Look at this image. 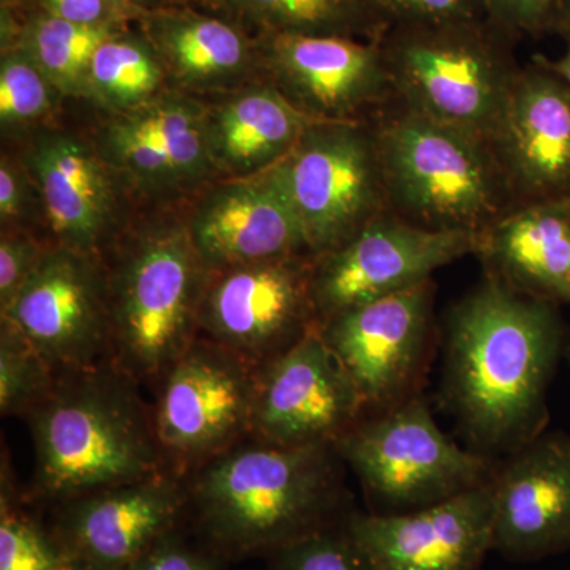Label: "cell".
<instances>
[{
	"label": "cell",
	"mask_w": 570,
	"mask_h": 570,
	"mask_svg": "<svg viewBox=\"0 0 570 570\" xmlns=\"http://www.w3.org/2000/svg\"><path fill=\"white\" fill-rule=\"evenodd\" d=\"M566 346L560 306L489 275L450 307L442 396L468 449L498 461L546 433Z\"/></svg>",
	"instance_id": "6da1fadb"
},
{
	"label": "cell",
	"mask_w": 570,
	"mask_h": 570,
	"mask_svg": "<svg viewBox=\"0 0 570 570\" xmlns=\"http://www.w3.org/2000/svg\"><path fill=\"white\" fill-rule=\"evenodd\" d=\"M344 466L335 444L239 442L187 475V523L227 561L272 557L351 515Z\"/></svg>",
	"instance_id": "7a4b0ae2"
},
{
	"label": "cell",
	"mask_w": 570,
	"mask_h": 570,
	"mask_svg": "<svg viewBox=\"0 0 570 570\" xmlns=\"http://www.w3.org/2000/svg\"><path fill=\"white\" fill-rule=\"evenodd\" d=\"M137 387L111 360L58 374L51 395L28 415L37 455L33 498L58 505L170 472L153 409Z\"/></svg>",
	"instance_id": "3957f363"
},
{
	"label": "cell",
	"mask_w": 570,
	"mask_h": 570,
	"mask_svg": "<svg viewBox=\"0 0 570 570\" xmlns=\"http://www.w3.org/2000/svg\"><path fill=\"white\" fill-rule=\"evenodd\" d=\"M102 257L110 360L138 384H157L198 337L212 272L175 214L127 223Z\"/></svg>",
	"instance_id": "277c9868"
},
{
	"label": "cell",
	"mask_w": 570,
	"mask_h": 570,
	"mask_svg": "<svg viewBox=\"0 0 570 570\" xmlns=\"http://www.w3.org/2000/svg\"><path fill=\"white\" fill-rule=\"evenodd\" d=\"M390 212L439 232L479 235L517 208L489 142L404 107L370 118Z\"/></svg>",
	"instance_id": "5b68a950"
},
{
	"label": "cell",
	"mask_w": 570,
	"mask_h": 570,
	"mask_svg": "<svg viewBox=\"0 0 570 570\" xmlns=\"http://www.w3.org/2000/svg\"><path fill=\"white\" fill-rule=\"evenodd\" d=\"M379 43L397 102L491 146L520 70L515 40L478 18L395 26Z\"/></svg>",
	"instance_id": "8992f818"
},
{
	"label": "cell",
	"mask_w": 570,
	"mask_h": 570,
	"mask_svg": "<svg viewBox=\"0 0 570 570\" xmlns=\"http://www.w3.org/2000/svg\"><path fill=\"white\" fill-rule=\"evenodd\" d=\"M377 510L406 513L485 485L499 461L461 448L433 417L422 393L365 415L335 442Z\"/></svg>",
	"instance_id": "52a82bcc"
},
{
	"label": "cell",
	"mask_w": 570,
	"mask_h": 570,
	"mask_svg": "<svg viewBox=\"0 0 570 570\" xmlns=\"http://www.w3.org/2000/svg\"><path fill=\"white\" fill-rule=\"evenodd\" d=\"M268 171L294 209L311 257L346 245L390 212L370 119L309 124Z\"/></svg>",
	"instance_id": "ba28073f"
},
{
	"label": "cell",
	"mask_w": 570,
	"mask_h": 570,
	"mask_svg": "<svg viewBox=\"0 0 570 570\" xmlns=\"http://www.w3.org/2000/svg\"><path fill=\"white\" fill-rule=\"evenodd\" d=\"M257 366L198 336L157 382L154 433L168 471L186 478L253 425Z\"/></svg>",
	"instance_id": "9c48e42d"
},
{
	"label": "cell",
	"mask_w": 570,
	"mask_h": 570,
	"mask_svg": "<svg viewBox=\"0 0 570 570\" xmlns=\"http://www.w3.org/2000/svg\"><path fill=\"white\" fill-rule=\"evenodd\" d=\"M309 255L272 258L212 272L198 336L262 366L316 328Z\"/></svg>",
	"instance_id": "30bf717a"
},
{
	"label": "cell",
	"mask_w": 570,
	"mask_h": 570,
	"mask_svg": "<svg viewBox=\"0 0 570 570\" xmlns=\"http://www.w3.org/2000/svg\"><path fill=\"white\" fill-rule=\"evenodd\" d=\"M433 302L430 279L317 324L354 381L366 415L419 395L433 343Z\"/></svg>",
	"instance_id": "8fae6325"
},
{
	"label": "cell",
	"mask_w": 570,
	"mask_h": 570,
	"mask_svg": "<svg viewBox=\"0 0 570 570\" xmlns=\"http://www.w3.org/2000/svg\"><path fill=\"white\" fill-rule=\"evenodd\" d=\"M475 246V234L428 230L393 212L381 214L346 245L313 258L317 324L425 283L439 268L474 254Z\"/></svg>",
	"instance_id": "7c38bea8"
},
{
	"label": "cell",
	"mask_w": 570,
	"mask_h": 570,
	"mask_svg": "<svg viewBox=\"0 0 570 570\" xmlns=\"http://www.w3.org/2000/svg\"><path fill=\"white\" fill-rule=\"evenodd\" d=\"M0 317L9 318L58 374L107 362L110 317L102 255L52 243Z\"/></svg>",
	"instance_id": "4fadbf2b"
},
{
	"label": "cell",
	"mask_w": 570,
	"mask_h": 570,
	"mask_svg": "<svg viewBox=\"0 0 570 570\" xmlns=\"http://www.w3.org/2000/svg\"><path fill=\"white\" fill-rule=\"evenodd\" d=\"M262 78L316 121H363L393 99L379 41L303 33L254 36Z\"/></svg>",
	"instance_id": "5bb4252c"
},
{
	"label": "cell",
	"mask_w": 570,
	"mask_h": 570,
	"mask_svg": "<svg viewBox=\"0 0 570 570\" xmlns=\"http://www.w3.org/2000/svg\"><path fill=\"white\" fill-rule=\"evenodd\" d=\"M365 415L354 381L317 326L257 367L254 441L277 448L335 444Z\"/></svg>",
	"instance_id": "9a60e30c"
},
{
	"label": "cell",
	"mask_w": 570,
	"mask_h": 570,
	"mask_svg": "<svg viewBox=\"0 0 570 570\" xmlns=\"http://www.w3.org/2000/svg\"><path fill=\"white\" fill-rule=\"evenodd\" d=\"M48 524L70 569L124 570L187 524L186 479L174 472L94 491L52 505Z\"/></svg>",
	"instance_id": "2e32d148"
},
{
	"label": "cell",
	"mask_w": 570,
	"mask_h": 570,
	"mask_svg": "<svg viewBox=\"0 0 570 570\" xmlns=\"http://www.w3.org/2000/svg\"><path fill=\"white\" fill-rule=\"evenodd\" d=\"M22 160L39 186L50 242L78 253H107L127 225L126 187L92 141L66 130H33Z\"/></svg>",
	"instance_id": "e0dca14e"
},
{
	"label": "cell",
	"mask_w": 570,
	"mask_h": 570,
	"mask_svg": "<svg viewBox=\"0 0 570 570\" xmlns=\"http://www.w3.org/2000/svg\"><path fill=\"white\" fill-rule=\"evenodd\" d=\"M346 524L379 570H480L493 550L494 478L414 512H352Z\"/></svg>",
	"instance_id": "ac0fdd59"
},
{
	"label": "cell",
	"mask_w": 570,
	"mask_h": 570,
	"mask_svg": "<svg viewBox=\"0 0 570 570\" xmlns=\"http://www.w3.org/2000/svg\"><path fill=\"white\" fill-rule=\"evenodd\" d=\"M491 149L517 204L570 197V89L539 55L520 67Z\"/></svg>",
	"instance_id": "d6986e66"
},
{
	"label": "cell",
	"mask_w": 570,
	"mask_h": 570,
	"mask_svg": "<svg viewBox=\"0 0 570 570\" xmlns=\"http://www.w3.org/2000/svg\"><path fill=\"white\" fill-rule=\"evenodd\" d=\"M570 549V434L549 431L498 463L493 550L535 561Z\"/></svg>",
	"instance_id": "ffe728a7"
},
{
	"label": "cell",
	"mask_w": 570,
	"mask_h": 570,
	"mask_svg": "<svg viewBox=\"0 0 570 570\" xmlns=\"http://www.w3.org/2000/svg\"><path fill=\"white\" fill-rule=\"evenodd\" d=\"M184 223L209 272L292 255L311 257L294 209L269 171L208 184L195 194Z\"/></svg>",
	"instance_id": "44dd1931"
},
{
	"label": "cell",
	"mask_w": 570,
	"mask_h": 570,
	"mask_svg": "<svg viewBox=\"0 0 570 570\" xmlns=\"http://www.w3.org/2000/svg\"><path fill=\"white\" fill-rule=\"evenodd\" d=\"M137 24L170 89L202 99L264 80L255 37L228 14L178 3L142 13Z\"/></svg>",
	"instance_id": "7402d4cb"
},
{
	"label": "cell",
	"mask_w": 570,
	"mask_h": 570,
	"mask_svg": "<svg viewBox=\"0 0 570 570\" xmlns=\"http://www.w3.org/2000/svg\"><path fill=\"white\" fill-rule=\"evenodd\" d=\"M316 119L262 80L205 102V140L219 179L265 174L284 159Z\"/></svg>",
	"instance_id": "603a6c76"
},
{
	"label": "cell",
	"mask_w": 570,
	"mask_h": 570,
	"mask_svg": "<svg viewBox=\"0 0 570 570\" xmlns=\"http://www.w3.org/2000/svg\"><path fill=\"white\" fill-rule=\"evenodd\" d=\"M485 275L512 291L570 306V219L558 202L519 205L478 235Z\"/></svg>",
	"instance_id": "cb8c5ba5"
},
{
	"label": "cell",
	"mask_w": 570,
	"mask_h": 570,
	"mask_svg": "<svg viewBox=\"0 0 570 570\" xmlns=\"http://www.w3.org/2000/svg\"><path fill=\"white\" fill-rule=\"evenodd\" d=\"M253 36L303 33L379 41L389 31L365 0H220Z\"/></svg>",
	"instance_id": "d4e9b609"
},
{
	"label": "cell",
	"mask_w": 570,
	"mask_h": 570,
	"mask_svg": "<svg viewBox=\"0 0 570 570\" xmlns=\"http://www.w3.org/2000/svg\"><path fill=\"white\" fill-rule=\"evenodd\" d=\"M14 13L18 32L11 47L24 50L63 97L86 100L94 55L124 28L75 24L37 7Z\"/></svg>",
	"instance_id": "484cf974"
},
{
	"label": "cell",
	"mask_w": 570,
	"mask_h": 570,
	"mask_svg": "<svg viewBox=\"0 0 570 570\" xmlns=\"http://www.w3.org/2000/svg\"><path fill=\"white\" fill-rule=\"evenodd\" d=\"M170 88L159 56L138 24L112 33L94 55L89 100L108 116L149 102Z\"/></svg>",
	"instance_id": "4316f807"
},
{
	"label": "cell",
	"mask_w": 570,
	"mask_h": 570,
	"mask_svg": "<svg viewBox=\"0 0 570 570\" xmlns=\"http://www.w3.org/2000/svg\"><path fill=\"white\" fill-rule=\"evenodd\" d=\"M63 96L20 47L0 50V129L21 137L47 121Z\"/></svg>",
	"instance_id": "83f0119b"
},
{
	"label": "cell",
	"mask_w": 570,
	"mask_h": 570,
	"mask_svg": "<svg viewBox=\"0 0 570 570\" xmlns=\"http://www.w3.org/2000/svg\"><path fill=\"white\" fill-rule=\"evenodd\" d=\"M58 373L9 318L0 317V412L28 419L51 395Z\"/></svg>",
	"instance_id": "f1b7e54d"
},
{
	"label": "cell",
	"mask_w": 570,
	"mask_h": 570,
	"mask_svg": "<svg viewBox=\"0 0 570 570\" xmlns=\"http://www.w3.org/2000/svg\"><path fill=\"white\" fill-rule=\"evenodd\" d=\"M0 505V570L70 569L50 527L21 508L20 498L6 479Z\"/></svg>",
	"instance_id": "f546056e"
},
{
	"label": "cell",
	"mask_w": 570,
	"mask_h": 570,
	"mask_svg": "<svg viewBox=\"0 0 570 570\" xmlns=\"http://www.w3.org/2000/svg\"><path fill=\"white\" fill-rule=\"evenodd\" d=\"M347 519L275 551L268 570H379L348 532Z\"/></svg>",
	"instance_id": "4dcf8cb0"
},
{
	"label": "cell",
	"mask_w": 570,
	"mask_h": 570,
	"mask_svg": "<svg viewBox=\"0 0 570 570\" xmlns=\"http://www.w3.org/2000/svg\"><path fill=\"white\" fill-rule=\"evenodd\" d=\"M0 227L3 230H47L43 200L36 179L22 157L2 153L0 157Z\"/></svg>",
	"instance_id": "1f68e13d"
},
{
	"label": "cell",
	"mask_w": 570,
	"mask_h": 570,
	"mask_svg": "<svg viewBox=\"0 0 570 570\" xmlns=\"http://www.w3.org/2000/svg\"><path fill=\"white\" fill-rule=\"evenodd\" d=\"M227 560L198 538L189 523L168 532L124 570H225Z\"/></svg>",
	"instance_id": "d6a6232c"
},
{
	"label": "cell",
	"mask_w": 570,
	"mask_h": 570,
	"mask_svg": "<svg viewBox=\"0 0 570 570\" xmlns=\"http://www.w3.org/2000/svg\"><path fill=\"white\" fill-rule=\"evenodd\" d=\"M570 0H485V18L512 40L554 33Z\"/></svg>",
	"instance_id": "836d02e7"
},
{
	"label": "cell",
	"mask_w": 570,
	"mask_h": 570,
	"mask_svg": "<svg viewBox=\"0 0 570 570\" xmlns=\"http://www.w3.org/2000/svg\"><path fill=\"white\" fill-rule=\"evenodd\" d=\"M371 11L387 26L434 24V22L485 18V0H365Z\"/></svg>",
	"instance_id": "e575fe53"
},
{
	"label": "cell",
	"mask_w": 570,
	"mask_h": 570,
	"mask_svg": "<svg viewBox=\"0 0 570 570\" xmlns=\"http://www.w3.org/2000/svg\"><path fill=\"white\" fill-rule=\"evenodd\" d=\"M50 245V239H40L32 232L3 230L0 234V314L9 309Z\"/></svg>",
	"instance_id": "d590c367"
},
{
	"label": "cell",
	"mask_w": 570,
	"mask_h": 570,
	"mask_svg": "<svg viewBox=\"0 0 570 570\" xmlns=\"http://www.w3.org/2000/svg\"><path fill=\"white\" fill-rule=\"evenodd\" d=\"M32 7L92 28H129L142 14L122 0H32Z\"/></svg>",
	"instance_id": "8d00e7d4"
},
{
	"label": "cell",
	"mask_w": 570,
	"mask_h": 570,
	"mask_svg": "<svg viewBox=\"0 0 570 570\" xmlns=\"http://www.w3.org/2000/svg\"><path fill=\"white\" fill-rule=\"evenodd\" d=\"M562 39L566 40V50L560 58L550 59L543 55H539V58L542 59V62L546 63L550 70H553L570 89V33L562 37Z\"/></svg>",
	"instance_id": "74e56055"
},
{
	"label": "cell",
	"mask_w": 570,
	"mask_h": 570,
	"mask_svg": "<svg viewBox=\"0 0 570 570\" xmlns=\"http://www.w3.org/2000/svg\"><path fill=\"white\" fill-rule=\"evenodd\" d=\"M122 2L129 3L134 9L140 10L141 13H148V11H156L167 9V7L178 6V0H122Z\"/></svg>",
	"instance_id": "f35d334b"
},
{
	"label": "cell",
	"mask_w": 570,
	"mask_h": 570,
	"mask_svg": "<svg viewBox=\"0 0 570 570\" xmlns=\"http://www.w3.org/2000/svg\"><path fill=\"white\" fill-rule=\"evenodd\" d=\"M178 2L186 3V6L200 7V9L219 11V13H224L223 6H220V0H178Z\"/></svg>",
	"instance_id": "ab89813d"
},
{
	"label": "cell",
	"mask_w": 570,
	"mask_h": 570,
	"mask_svg": "<svg viewBox=\"0 0 570 570\" xmlns=\"http://www.w3.org/2000/svg\"><path fill=\"white\" fill-rule=\"evenodd\" d=\"M32 7V0H0V9L24 11Z\"/></svg>",
	"instance_id": "60d3db41"
},
{
	"label": "cell",
	"mask_w": 570,
	"mask_h": 570,
	"mask_svg": "<svg viewBox=\"0 0 570 570\" xmlns=\"http://www.w3.org/2000/svg\"><path fill=\"white\" fill-rule=\"evenodd\" d=\"M554 33L557 36H568L570 33V9L566 11L564 17L561 18L560 22H558L557 29H554Z\"/></svg>",
	"instance_id": "b9f144b4"
},
{
	"label": "cell",
	"mask_w": 570,
	"mask_h": 570,
	"mask_svg": "<svg viewBox=\"0 0 570 570\" xmlns=\"http://www.w3.org/2000/svg\"><path fill=\"white\" fill-rule=\"evenodd\" d=\"M558 204H560L561 208H562V212H564L566 214H568V217L570 219V197L568 198H564V200H560L558 202Z\"/></svg>",
	"instance_id": "7bdbcfd3"
},
{
	"label": "cell",
	"mask_w": 570,
	"mask_h": 570,
	"mask_svg": "<svg viewBox=\"0 0 570 570\" xmlns=\"http://www.w3.org/2000/svg\"><path fill=\"white\" fill-rule=\"evenodd\" d=\"M564 355H566V358H568V362L570 365V343H568V346H566Z\"/></svg>",
	"instance_id": "ee69618b"
},
{
	"label": "cell",
	"mask_w": 570,
	"mask_h": 570,
	"mask_svg": "<svg viewBox=\"0 0 570 570\" xmlns=\"http://www.w3.org/2000/svg\"><path fill=\"white\" fill-rule=\"evenodd\" d=\"M66 570H73V569H66Z\"/></svg>",
	"instance_id": "f6af8a7d"
}]
</instances>
